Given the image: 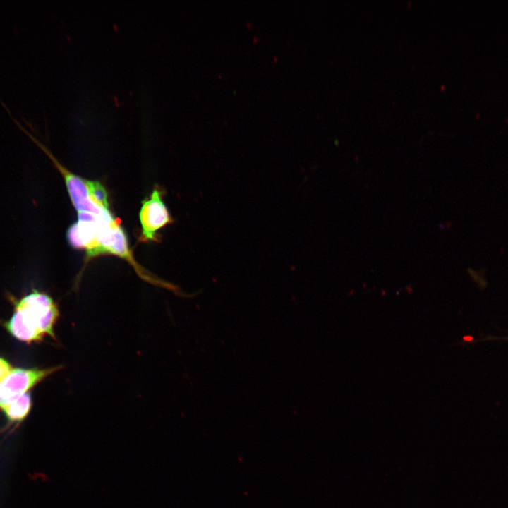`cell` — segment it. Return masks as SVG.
<instances>
[{"mask_svg":"<svg viewBox=\"0 0 508 508\" xmlns=\"http://www.w3.org/2000/svg\"><path fill=\"white\" fill-rule=\"evenodd\" d=\"M14 308L20 310L30 323L44 337L48 335L55 339L54 327L59 317L56 303L47 294L33 290L16 299L8 294Z\"/></svg>","mask_w":508,"mask_h":508,"instance_id":"1","label":"cell"},{"mask_svg":"<svg viewBox=\"0 0 508 508\" xmlns=\"http://www.w3.org/2000/svg\"><path fill=\"white\" fill-rule=\"evenodd\" d=\"M61 368V366L45 369L13 368L0 382L1 392L0 409L1 410L18 397L28 392V390Z\"/></svg>","mask_w":508,"mask_h":508,"instance_id":"2","label":"cell"},{"mask_svg":"<svg viewBox=\"0 0 508 508\" xmlns=\"http://www.w3.org/2000/svg\"><path fill=\"white\" fill-rule=\"evenodd\" d=\"M107 253L116 255L127 260L133 265H136L131 253L126 233L117 219L101 223L95 243L87 255L92 258Z\"/></svg>","mask_w":508,"mask_h":508,"instance_id":"3","label":"cell"},{"mask_svg":"<svg viewBox=\"0 0 508 508\" xmlns=\"http://www.w3.org/2000/svg\"><path fill=\"white\" fill-rule=\"evenodd\" d=\"M139 218L144 241L154 240L156 232L171 222L169 212L158 189H154L150 195L143 201Z\"/></svg>","mask_w":508,"mask_h":508,"instance_id":"4","label":"cell"},{"mask_svg":"<svg viewBox=\"0 0 508 508\" xmlns=\"http://www.w3.org/2000/svg\"><path fill=\"white\" fill-rule=\"evenodd\" d=\"M14 310L9 320L4 322L5 328L11 336L29 344L42 340L44 337L28 322L22 311L18 308Z\"/></svg>","mask_w":508,"mask_h":508,"instance_id":"5","label":"cell"},{"mask_svg":"<svg viewBox=\"0 0 508 508\" xmlns=\"http://www.w3.org/2000/svg\"><path fill=\"white\" fill-rule=\"evenodd\" d=\"M31 406V397L27 392L13 399L1 410L10 421L20 422L28 415Z\"/></svg>","mask_w":508,"mask_h":508,"instance_id":"6","label":"cell"},{"mask_svg":"<svg viewBox=\"0 0 508 508\" xmlns=\"http://www.w3.org/2000/svg\"><path fill=\"white\" fill-rule=\"evenodd\" d=\"M90 190L92 201L106 210H109L107 193L104 187L97 181H89Z\"/></svg>","mask_w":508,"mask_h":508,"instance_id":"7","label":"cell"},{"mask_svg":"<svg viewBox=\"0 0 508 508\" xmlns=\"http://www.w3.org/2000/svg\"><path fill=\"white\" fill-rule=\"evenodd\" d=\"M13 370L11 365L4 358L0 357V382Z\"/></svg>","mask_w":508,"mask_h":508,"instance_id":"8","label":"cell"},{"mask_svg":"<svg viewBox=\"0 0 508 508\" xmlns=\"http://www.w3.org/2000/svg\"><path fill=\"white\" fill-rule=\"evenodd\" d=\"M1 388H0V397H1Z\"/></svg>","mask_w":508,"mask_h":508,"instance_id":"9","label":"cell"}]
</instances>
